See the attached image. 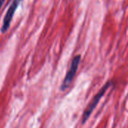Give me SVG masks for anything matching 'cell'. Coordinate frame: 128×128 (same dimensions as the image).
I'll use <instances>...</instances> for the list:
<instances>
[{
	"label": "cell",
	"instance_id": "1",
	"mask_svg": "<svg viewBox=\"0 0 128 128\" xmlns=\"http://www.w3.org/2000/svg\"><path fill=\"white\" fill-rule=\"evenodd\" d=\"M110 86V82H106L102 87V88L98 92V94L94 97V98L92 99V102L89 104V105L88 106V107L86 109V111H85L84 115H83V117H82V124H84L88 119V118L90 117L92 112L94 111V110L95 109V107L98 104V103L100 100V99L102 98V97L105 94V93L107 91V89L109 88Z\"/></svg>",
	"mask_w": 128,
	"mask_h": 128
},
{
	"label": "cell",
	"instance_id": "2",
	"mask_svg": "<svg viewBox=\"0 0 128 128\" xmlns=\"http://www.w3.org/2000/svg\"><path fill=\"white\" fill-rule=\"evenodd\" d=\"M80 59H81L80 55H77L73 58L70 69L68 70V73L64 77V80L62 82V87H61L62 91H64L66 88H68V86L70 85L71 82L73 81V80H74V78L76 74L80 62Z\"/></svg>",
	"mask_w": 128,
	"mask_h": 128
},
{
	"label": "cell",
	"instance_id": "3",
	"mask_svg": "<svg viewBox=\"0 0 128 128\" xmlns=\"http://www.w3.org/2000/svg\"><path fill=\"white\" fill-rule=\"evenodd\" d=\"M22 0H13L11 4L10 5L9 8L8 9L7 12H6V14L4 17V20H3V22H2V28H1V32L2 33H4L6 32L10 26V22H11V20L13 19V16L15 14V11L17 9L19 4H20Z\"/></svg>",
	"mask_w": 128,
	"mask_h": 128
},
{
	"label": "cell",
	"instance_id": "4",
	"mask_svg": "<svg viewBox=\"0 0 128 128\" xmlns=\"http://www.w3.org/2000/svg\"><path fill=\"white\" fill-rule=\"evenodd\" d=\"M4 1H5V0H0V10H1L2 8V5H3Z\"/></svg>",
	"mask_w": 128,
	"mask_h": 128
}]
</instances>
